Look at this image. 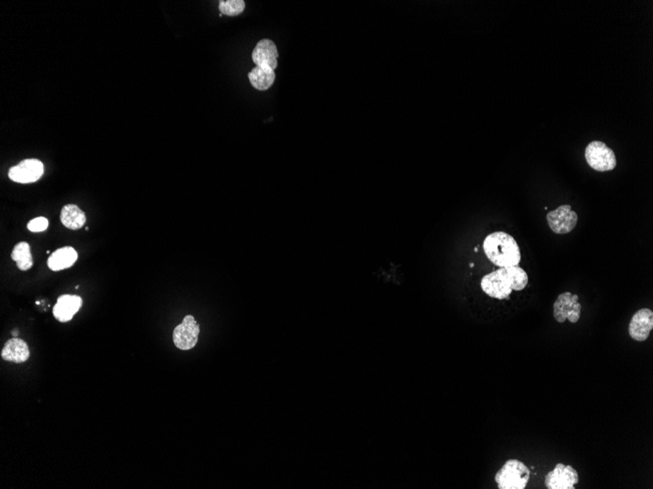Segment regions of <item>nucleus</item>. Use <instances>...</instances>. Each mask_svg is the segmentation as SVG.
Segmentation results:
<instances>
[{
	"instance_id": "nucleus-7",
	"label": "nucleus",
	"mask_w": 653,
	"mask_h": 489,
	"mask_svg": "<svg viewBox=\"0 0 653 489\" xmlns=\"http://www.w3.org/2000/svg\"><path fill=\"white\" fill-rule=\"evenodd\" d=\"M200 325L194 316H185L182 324L177 325L173 331L174 345L181 350H191L197 345L199 339Z\"/></svg>"
},
{
	"instance_id": "nucleus-2",
	"label": "nucleus",
	"mask_w": 653,
	"mask_h": 489,
	"mask_svg": "<svg viewBox=\"0 0 653 489\" xmlns=\"http://www.w3.org/2000/svg\"><path fill=\"white\" fill-rule=\"evenodd\" d=\"M483 250L488 260L499 268L518 266L522 260L517 240L505 232L487 235L483 242Z\"/></svg>"
},
{
	"instance_id": "nucleus-8",
	"label": "nucleus",
	"mask_w": 653,
	"mask_h": 489,
	"mask_svg": "<svg viewBox=\"0 0 653 489\" xmlns=\"http://www.w3.org/2000/svg\"><path fill=\"white\" fill-rule=\"evenodd\" d=\"M579 482L577 470L570 465L557 464L545 478V485L549 489H574Z\"/></svg>"
},
{
	"instance_id": "nucleus-20",
	"label": "nucleus",
	"mask_w": 653,
	"mask_h": 489,
	"mask_svg": "<svg viewBox=\"0 0 653 489\" xmlns=\"http://www.w3.org/2000/svg\"><path fill=\"white\" fill-rule=\"evenodd\" d=\"M18 334H19V333H18V330H13V331H12L13 336L17 337Z\"/></svg>"
},
{
	"instance_id": "nucleus-18",
	"label": "nucleus",
	"mask_w": 653,
	"mask_h": 489,
	"mask_svg": "<svg viewBox=\"0 0 653 489\" xmlns=\"http://www.w3.org/2000/svg\"><path fill=\"white\" fill-rule=\"evenodd\" d=\"M245 8V1L243 0H221L219 1V11L222 15L237 16L242 14Z\"/></svg>"
},
{
	"instance_id": "nucleus-9",
	"label": "nucleus",
	"mask_w": 653,
	"mask_h": 489,
	"mask_svg": "<svg viewBox=\"0 0 653 489\" xmlns=\"http://www.w3.org/2000/svg\"><path fill=\"white\" fill-rule=\"evenodd\" d=\"M44 172V163L41 160L31 158L21 161L19 165L10 168L8 176L16 183L29 184L41 179Z\"/></svg>"
},
{
	"instance_id": "nucleus-19",
	"label": "nucleus",
	"mask_w": 653,
	"mask_h": 489,
	"mask_svg": "<svg viewBox=\"0 0 653 489\" xmlns=\"http://www.w3.org/2000/svg\"><path fill=\"white\" fill-rule=\"evenodd\" d=\"M47 228H49V220L44 217H38V218L33 219L28 224L29 231L33 232H44Z\"/></svg>"
},
{
	"instance_id": "nucleus-10",
	"label": "nucleus",
	"mask_w": 653,
	"mask_h": 489,
	"mask_svg": "<svg viewBox=\"0 0 653 489\" xmlns=\"http://www.w3.org/2000/svg\"><path fill=\"white\" fill-rule=\"evenodd\" d=\"M653 329V312L650 309H641L634 314L629 324V335L632 339L644 342L649 337Z\"/></svg>"
},
{
	"instance_id": "nucleus-12",
	"label": "nucleus",
	"mask_w": 653,
	"mask_h": 489,
	"mask_svg": "<svg viewBox=\"0 0 653 489\" xmlns=\"http://www.w3.org/2000/svg\"><path fill=\"white\" fill-rule=\"evenodd\" d=\"M83 300L78 295H62L53 308V316L61 322L70 321L79 311Z\"/></svg>"
},
{
	"instance_id": "nucleus-11",
	"label": "nucleus",
	"mask_w": 653,
	"mask_h": 489,
	"mask_svg": "<svg viewBox=\"0 0 653 489\" xmlns=\"http://www.w3.org/2000/svg\"><path fill=\"white\" fill-rule=\"evenodd\" d=\"M253 61L258 67L275 70L278 66L279 53L276 45L270 39H263L256 44L253 51Z\"/></svg>"
},
{
	"instance_id": "nucleus-13",
	"label": "nucleus",
	"mask_w": 653,
	"mask_h": 489,
	"mask_svg": "<svg viewBox=\"0 0 653 489\" xmlns=\"http://www.w3.org/2000/svg\"><path fill=\"white\" fill-rule=\"evenodd\" d=\"M1 356L4 361L22 364L30 359L28 344L18 337L12 338L5 343L4 349H2Z\"/></svg>"
},
{
	"instance_id": "nucleus-1",
	"label": "nucleus",
	"mask_w": 653,
	"mask_h": 489,
	"mask_svg": "<svg viewBox=\"0 0 653 489\" xmlns=\"http://www.w3.org/2000/svg\"><path fill=\"white\" fill-rule=\"evenodd\" d=\"M528 276L520 267L500 268L481 279V289L489 297L506 300L512 292H522L528 284Z\"/></svg>"
},
{
	"instance_id": "nucleus-5",
	"label": "nucleus",
	"mask_w": 653,
	"mask_h": 489,
	"mask_svg": "<svg viewBox=\"0 0 653 489\" xmlns=\"http://www.w3.org/2000/svg\"><path fill=\"white\" fill-rule=\"evenodd\" d=\"M578 295L570 292L562 293L554 304V316L557 322L563 324L567 319L576 324L580 319L582 306L578 302Z\"/></svg>"
},
{
	"instance_id": "nucleus-6",
	"label": "nucleus",
	"mask_w": 653,
	"mask_h": 489,
	"mask_svg": "<svg viewBox=\"0 0 653 489\" xmlns=\"http://www.w3.org/2000/svg\"><path fill=\"white\" fill-rule=\"evenodd\" d=\"M547 222L555 234H570L577 225L578 215L571 210L570 205H562L547 214Z\"/></svg>"
},
{
	"instance_id": "nucleus-15",
	"label": "nucleus",
	"mask_w": 653,
	"mask_h": 489,
	"mask_svg": "<svg viewBox=\"0 0 653 489\" xmlns=\"http://www.w3.org/2000/svg\"><path fill=\"white\" fill-rule=\"evenodd\" d=\"M60 218L66 228L70 230L83 228L86 222V213L75 205H65L61 211Z\"/></svg>"
},
{
	"instance_id": "nucleus-14",
	"label": "nucleus",
	"mask_w": 653,
	"mask_h": 489,
	"mask_svg": "<svg viewBox=\"0 0 653 489\" xmlns=\"http://www.w3.org/2000/svg\"><path fill=\"white\" fill-rule=\"evenodd\" d=\"M78 260V253L75 248L65 247L59 248L52 253L47 261V265L52 271L58 272L71 268Z\"/></svg>"
},
{
	"instance_id": "nucleus-16",
	"label": "nucleus",
	"mask_w": 653,
	"mask_h": 489,
	"mask_svg": "<svg viewBox=\"0 0 653 489\" xmlns=\"http://www.w3.org/2000/svg\"><path fill=\"white\" fill-rule=\"evenodd\" d=\"M275 78H276V76H275L273 70L258 67V66H255L248 73V79H250V84L259 91H266V90L270 88L273 86Z\"/></svg>"
},
{
	"instance_id": "nucleus-3",
	"label": "nucleus",
	"mask_w": 653,
	"mask_h": 489,
	"mask_svg": "<svg viewBox=\"0 0 653 489\" xmlns=\"http://www.w3.org/2000/svg\"><path fill=\"white\" fill-rule=\"evenodd\" d=\"M530 469L517 459L507 460L497 472L495 482L499 489H525L530 480Z\"/></svg>"
},
{
	"instance_id": "nucleus-17",
	"label": "nucleus",
	"mask_w": 653,
	"mask_h": 489,
	"mask_svg": "<svg viewBox=\"0 0 653 489\" xmlns=\"http://www.w3.org/2000/svg\"><path fill=\"white\" fill-rule=\"evenodd\" d=\"M13 261L16 262L21 271H28L34 265L33 256L31 252V245L28 242H22L15 245L11 253Z\"/></svg>"
},
{
	"instance_id": "nucleus-4",
	"label": "nucleus",
	"mask_w": 653,
	"mask_h": 489,
	"mask_svg": "<svg viewBox=\"0 0 653 489\" xmlns=\"http://www.w3.org/2000/svg\"><path fill=\"white\" fill-rule=\"evenodd\" d=\"M585 160L589 168L599 172L612 171L617 165L614 152L601 141L589 143L585 150Z\"/></svg>"
}]
</instances>
